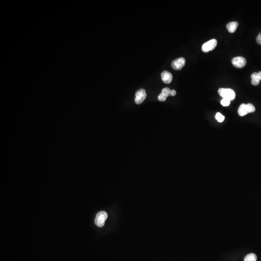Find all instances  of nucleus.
<instances>
[{
  "label": "nucleus",
  "instance_id": "1",
  "mask_svg": "<svg viewBox=\"0 0 261 261\" xmlns=\"http://www.w3.org/2000/svg\"><path fill=\"white\" fill-rule=\"evenodd\" d=\"M218 93L223 98L227 99L230 101L233 100L236 98V93L232 89L220 88L219 89Z\"/></svg>",
  "mask_w": 261,
  "mask_h": 261
},
{
  "label": "nucleus",
  "instance_id": "2",
  "mask_svg": "<svg viewBox=\"0 0 261 261\" xmlns=\"http://www.w3.org/2000/svg\"><path fill=\"white\" fill-rule=\"evenodd\" d=\"M108 215L105 211H100L97 213L95 219V224L97 226L102 227L105 223V221L108 218Z\"/></svg>",
  "mask_w": 261,
  "mask_h": 261
},
{
  "label": "nucleus",
  "instance_id": "3",
  "mask_svg": "<svg viewBox=\"0 0 261 261\" xmlns=\"http://www.w3.org/2000/svg\"><path fill=\"white\" fill-rule=\"evenodd\" d=\"M217 45V40L211 39L203 45L202 50L204 52H208L215 49Z\"/></svg>",
  "mask_w": 261,
  "mask_h": 261
},
{
  "label": "nucleus",
  "instance_id": "4",
  "mask_svg": "<svg viewBox=\"0 0 261 261\" xmlns=\"http://www.w3.org/2000/svg\"><path fill=\"white\" fill-rule=\"evenodd\" d=\"M147 97V94L145 90L144 89H140L136 91L135 94V101L136 104H141L143 102Z\"/></svg>",
  "mask_w": 261,
  "mask_h": 261
},
{
  "label": "nucleus",
  "instance_id": "5",
  "mask_svg": "<svg viewBox=\"0 0 261 261\" xmlns=\"http://www.w3.org/2000/svg\"><path fill=\"white\" fill-rule=\"evenodd\" d=\"M232 63L235 67L241 68L246 65L247 61L244 57L239 56L233 58L232 60Z\"/></svg>",
  "mask_w": 261,
  "mask_h": 261
},
{
  "label": "nucleus",
  "instance_id": "6",
  "mask_svg": "<svg viewBox=\"0 0 261 261\" xmlns=\"http://www.w3.org/2000/svg\"><path fill=\"white\" fill-rule=\"evenodd\" d=\"M186 63L185 59L184 58H179L175 60L172 63V67L174 69L176 70H179L185 65Z\"/></svg>",
  "mask_w": 261,
  "mask_h": 261
},
{
  "label": "nucleus",
  "instance_id": "7",
  "mask_svg": "<svg viewBox=\"0 0 261 261\" xmlns=\"http://www.w3.org/2000/svg\"><path fill=\"white\" fill-rule=\"evenodd\" d=\"M161 78L164 83L169 84L172 81L173 75L171 73L165 71L161 74Z\"/></svg>",
  "mask_w": 261,
  "mask_h": 261
},
{
  "label": "nucleus",
  "instance_id": "8",
  "mask_svg": "<svg viewBox=\"0 0 261 261\" xmlns=\"http://www.w3.org/2000/svg\"><path fill=\"white\" fill-rule=\"evenodd\" d=\"M238 26V23L236 21L230 22L226 25L227 29L228 31L230 33H233L237 30V28Z\"/></svg>",
  "mask_w": 261,
  "mask_h": 261
},
{
  "label": "nucleus",
  "instance_id": "9",
  "mask_svg": "<svg viewBox=\"0 0 261 261\" xmlns=\"http://www.w3.org/2000/svg\"><path fill=\"white\" fill-rule=\"evenodd\" d=\"M251 77V79H252L251 83H252V84L254 86H257L259 84L261 79L259 78V75H258V73L254 72V73H252Z\"/></svg>",
  "mask_w": 261,
  "mask_h": 261
},
{
  "label": "nucleus",
  "instance_id": "10",
  "mask_svg": "<svg viewBox=\"0 0 261 261\" xmlns=\"http://www.w3.org/2000/svg\"><path fill=\"white\" fill-rule=\"evenodd\" d=\"M238 113L240 116L243 117L246 115L248 114L247 109V106L246 104H242L239 106V108L238 109Z\"/></svg>",
  "mask_w": 261,
  "mask_h": 261
},
{
  "label": "nucleus",
  "instance_id": "11",
  "mask_svg": "<svg viewBox=\"0 0 261 261\" xmlns=\"http://www.w3.org/2000/svg\"><path fill=\"white\" fill-rule=\"evenodd\" d=\"M257 256L254 253H250L248 254L244 259V261H256Z\"/></svg>",
  "mask_w": 261,
  "mask_h": 261
},
{
  "label": "nucleus",
  "instance_id": "12",
  "mask_svg": "<svg viewBox=\"0 0 261 261\" xmlns=\"http://www.w3.org/2000/svg\"><path fill=\"white\" fill-rule=\"evenodd\" d=\"M215 118L219 123H222L224 121L225 117L219 112H218L215 116Z\"/></svg>",
  "mask_w": 261,
  "mask_h": 261
},
{
  "label": "nucleus",
  "instance_id": "13",
  "mask_svg": "<svg viewBox=\"0 0 261 261\" xmlns=\"http://www.w3.org/2000/svg\"><path fill=\"white\" fill-rule=\"evenodd\" d=\"M246 106H247V109L248 113H253V112L255 111V108L254 107V105H252V104H246Z\"/></svg>",
  "mask_w": 261,
  "mask_h": 261
},
{
  "label": "nucleus",
  "instance_id": "14",
  "mask_svg": "<svg viewBox=\"0 0 261 261\" xmlns=\"http://www.w3.org/2000/svg\"><path fill=\"white\" fill-rule=\"evenodd\" d=\"M171 90L170 89H169V88H164V89L162 90V94H163L164 95H165L166 97H168L169 96H170V94H171Z\"/></svg>",
  "mask_w": 261,
  "mask_h": 261
},
{
  "label": "nucleus",
  "instance_id": "15",
  "mask_svg": "<svg viewBox=\"0 0 261 261\" xmlns=\"http://www.w3.org/2000/svg\"><path fill=\"white\" fill-rule=\"evenodd\" d=\"M230 102L231 101L227 99L223 98L221 100V104L222 106H228L230 105Z\"/></svg>",
  "mask_w": 261,
  "mask_h": 261
},
{
  "label": "nucleus",
  "instance_id": "16",
  "mask_svg": "<svg viewBox=\"0 0 261 261\" xmlns=\"http://www.w3.org/2000/svg\"><path fill=\"white\" fill-rule=\"evenodd\" d=\"M167 97H166L165 95H164L161 93V94H160L159 95L158 97V100L160 101L164 102V101H165L167 100Z\"/></svg>",
  "mask_w": 261,
  "mask_h": 261
},
{
  "label": "nucleus",
  "instance_id": "17",
  "mask_svg": "<svg viewBox=\"0 0 261 261\" xmlns=\"http://www.w3.org/2000/svg\"><path fill=\"white\" fill-rule=\"evenodd\" d=\"M257 43L259 45H261V32L259 33V35L256 37Z\"/></svg>",
  "mask_w": 261,
  "mask_h": 261
},
{
  "label": "nucleus",
  "instance_id": "18",
  "mask_svg": "<svg viewBox=\"0 0 261 261\" xmlns=\"http://www.w3.org/2000/svg\"><path fill=\"white\" fill-rule=\"evenodd\" d=\"M176 94H177V93H176V90H171L170 95L172 96H174L176 95Z\"/></svg>",
  "mask_w": 261,
  "mask_h": 261
},
{
  "label": "nucleus",
  "instance_id": "19",
  "mask_svg": "<svg viewBox=\"0 0 261 261\" xmlns=\"http://www.w3.org/2000/svg\"><path fill=\"white\" fill-rule=\"evenodd\" d=\"M258 75H259V78H260V79H261V71H260V72H258Z\"/></svg>",
  "mask_w": 261,
  "mask_h": 261
}]
</instances>
